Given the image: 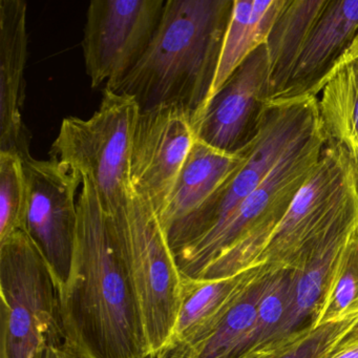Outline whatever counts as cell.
<instances>
[{
    "mask_svg": "<svg viewBox=\"0 0 358 358\" xmlns=\"http://www.w3.org/2000/svg\"><path fill=\"white\" fill-rule=\"evenodd\" d=\"M140 108L133 97L104 89L91 118L66 117L50 157L91 180L108 215L129 202L131 143Z\"/></svg>",
    "mask_w": 358,
    "mask_h": 358,
    "instance_id": "7",
    "label": "cell"
},
{
    "mask_svg": "<svg viewBox=\"0 0 358 358\" xmlns=\"http://www.w3.org/2000/svg\"><path fill=\"white\" fill-rule=\"evenodd\" d=\"M320 121L316 96L268 102L242 169L217 194L166 234L173 255L223 223L295 141Z\"/></svg>",
    "mask_w": 358,
    "mask_h": 358,
    "instance_id": "8",
    "label": "cell"
},
{
    "mask_svg": "<svg viewBox=\"0 0 358 358\" xmlns=\"http://www.w3.org/2000/svg\"><path fill=\"white\" fill-rule=\"evenodd\" d=\"M269 102V62L257 48L207 104L196 139L227 154H242L255 140Z\"/></svg>",
    "mask_w": 358,
    "mask_h": 358,
    "instance_id": "12",
    "label": "cell"
},
{
    "mask_svg": "<svg viewBox=\"0 0 358 358\" xmlns=\"http://www.w3.org/2000/svg\"><path fill=\"white\" fill-rule=\"evenodd\" d=\"M41 358H80L77 355L68 345L66 341L62 343H53L50 345L43 352Z\"/></svg>",
    "mask_w": 358,
    "mask_h": 358,
    "instance_id": "25",
    "label": "cell"
},
{
    "mask_svg": "<svg viewBox=\"0 0 358 358\" xmlns=\"http://www.w3.org/2000/svg\"><path fill=\"white\" fill-rule=\"evenodd\" d=\"M273 273L263 266L229 278L192 280L184 276L181 303L166 351L188 348L210 334L230 308L255 284Z\"/></svg>",
    "mask_w": 358,
    "mask_h": 358,
    "instance_id": "15",
    "label": "cell"
},
{
    "mask_svg": "<svg viewBox=\"0 0 358 358\" xmlns=\"http://www.w3.org/2000/svg\"><path fill=\"white\" fill-rule=\"evenodd\" d=\"M357 330L358 316L317 328L306 324L273 347L240 358H330Z\"/></svg>",
    "mask_w": 358,
    "mask_h": 358,
    "instance_id": "22",
    "label": "cell"
},
{
    "mask_svg": "<svg viewBox=\"0 0 358 358\" xmlns=\"http://www.w3.org/2000/svg\"><path fill=\"white\" fill-rule=\"evenodd\" d=\"M24 0H0V152L30 159L32 135L22 116L29 36Z\"/></svg>",
    "mask_w": 358,
    "mask_h": 358,
    "instance_id": "13",
    "label": "cell"
},
{
    "mask_svg": "<svg viewBox=\"0 0 358 358\" xmlns=\"http://www.w3.org/2000/svg\"><path fill=\"white\" fill-rule=\"evenodd\" d=\"M196 140L194 121L183 108L160 106L140 112L131 143L129 181L158 219Z\"/></svg>",
    "mask_w": 358,
    "mask_h": 358,
    "instance_id": "11",
    "label": "cell"
},
{
    "mask_svg": "<svg viewBox=\"0 0 358 358\" xmlns=\"http://www.w3.org/2000/svg\"><path fill=\"white\" fill-rule=\"evenodd\" d=\"M358 210V164L328 140L320 163L262 245L251 268L278 273L299 268L341 222Z\"/></svg>",
    "mask_w": 358,
    "mask_h": 358,
    "instance_id": "4",
    "label": "cell"
},
{
    "mask_svg": "<svg viewBox=\"0 0 358 358\" xmlns=\"http://www.w3.org/2000/svg\"><path fill=\"white\" fill-rule=\"evenodd\" d=\"M148 358H185V353L181 351V350H173V351L162 352V353L150 356V357Z\"/></svg>",
    "mask_w": 358,
    "mask_h": 358,
    "instance_id": "26",
    "label": "cell"
},
{
    "mask_svg": "<svg viewBox=\"0 0 358 358\" xmlns=\"http://www.w3.org/2000/svg\"><path fill=\"white\" fill-rule=\"evenodd\" d=\"M0 358H41L64 341L59 293L24 231L0 242Z\"/></svg>",
    "mask_w": 358,
    "mask_h": 358,
    "instance_id": "6",
    "label": "cell"
},
{
    "mask_svg": "<svg viewBox=\"0 0 358 358\" xmlns=\"http://www.w3.org/2000/svg\"><path fill=\"white\" fill-rule=\"evenodd\" d=\"M287 3L288 0H234L209 101L236 69L265 45Z\"/></svg>",
    "mask_w": 358,
    "mask_h": 358,
    "instance_id": "18",
    "label": "cell"
},
{
    "mask_svg": "<svg viewBox=\"0 0 358 358\" xmlns=\"http://www.w3.org/2000/svg\"><path fill=\"white\" fill-rule=\"evenodd\" d=\"M327 142L320 121L288 148L223 223L175 255L183 276L217 280L251 269L262 245L317 167Z\"/></svg>",
    "mask_w": 358,
    "mask_h": 358,
    "instance_id": "3",
    "label": "cell"
},
{
    "mask_svg": "<svg viewBox=\"0 0 358 358\" xmlns=\"http://www.w3.org/2000/svg\"><path fill=\"white\" fill-rule=\"evenodd\" d=\"M29 185L24 234L51 271L58 292L70 273L77 222V192L83 177L64 163L50 159L24 161Z\"/></svg>",
    "mask_w": 358,
    "mask_h": 358,
    "instance_id": "10",
    "label": "cell"
},
{
    "mask_svg": "<svg viewBox=\"0 0 358 358\" xmlns=\"http://www.w3.org/2000/svg\"><path fill=\"white\" fill-rule=\"evenodd\" d=\"M328 0H288L265 45L269 62V101L280 98Z\"/></svg>",
    "mask_w": 358,
    "mask_h": 358,
    "instance_id": "19",
    "label": "cell"
},
{
    "mask_svg": "<svg viewBox=\"0 0 358 358\" xmlns=\"http://www.w3.org/2000/svg\"><path fill=\"white\" fill-rule=\"evenodd\" d=\"M58 293L64 341L80 358L150 357L112 221L85 177L70 273Z\"/></svg>",
    "mask_w": 358,
    "mask_h": 358,
    "instance_id": "1",
    "label": "cell"
},
{
    "mask_svg": "<svg viewBox=\"0 0 358 358\" xmlns=\"http://www.w3.org/2000/svg\"><path fill=\"white\" fill-rule=\"evenodd\" d=\"M246 160V150L242 154H227L196 139L171 192L169 205L159 219L165 234L229 183Z\"/></svg>",
    "mask_w": 358,
    "mask_h": 358,
    "instance_id": "16",
    "label": "cell"
},
{
    "mask_svg": "<svg viewBox=\"0 0 358 358\" xmlns=\"http://www.w3.org/2000/svg\"><path fill=\"white\" fill-rule=\"evenodd\" d=\"M110 215L137 297L150 356L169 348L184 276L152 207L134 192Z\"/></svg>",
    "mask_w": 358,
    "mask_h": 358,
    "instance_id": "5",
    "label": "cell"
},
{
    "mask_svg": "<svg viewBox=\"0 0 358 358\" xmlns=\"http://www.w3.org/2000/svg\"><path fill=\"white\" fill-rule=\"evenodd\" d=\"M353 47L358 51V36L357 38L355 39V41H354Z\"/></svg>",
    "mask_w": 358,
    "mask_h": 358,
    "instance_id": "27",
    "label": "cell"
},
{
    "mask_svg": "<svg viewBox=\"0 0 358 358\" xmlns=\"http://www.w3.org/2000/svg\"><path fill=\"white\" fill-rule=\"evenodd\" d=\"M234 0H166L158 30L139 64L114 92L140 112L175 106L196 129L210 97Z\"/></svg>",
    "mask_w": 358,
    "mask_h": 358,
    "instance_id": "2",
    "label": "cell"
},
{
    "mask_svg": "<svg viewBox=\"0 0 358 358\" xmlns=\"http://www.w3.org/2000/svg\"><path fill=\"white\" fill-rule=\"evenodd\" d=\"M357 36L358 0H328L278 100L317 97L324 80Z\"/></svg>",
    "mask_w": 358,
    "mask_h": 358,
    "instance_id": "14",
    "label": "cell"
},
{
    "mask_svg": "<svg viewBox=\"0 0 358 358\" xmlns=\"http://www.w3.org/2000/svg\"><path fill=\"white\" fill-rule=\"evenodd\" d=\"M166 0H93L83 45L93 89L115 91L139 64L164 13Z\"/></svg>",
    "mask_w": 358,
    "mask_h": 358,
    "instance_id": "9",
    "label": "cell"
},
{
    "mask_svg": "<svg viewBox=\"0 0 358 358\" xmlns=\"http://www.w3.org/2000/svg\"><path fill=\"white\" fill-rule=\"evenodd\" d=\"M29 209V185L24 161L0 152V242L24 231Z\"/></svg>",
    "mask_w": 358,
    "mask_h": 358,
    "instance_id": "23",
    "label": "cell"
},
{
    "mask_svg": "<svg viewBox=\"0 0 358 358\" xmlns=\"http://www.w3.org/2000/svg\"><path fill=\"white\" fill-rule=\"evenodd\" d=\"M357 223L358 210L334 228L307 259L292 270L294 282L286 314L270 336L252 351L273 347L303 327L307 318L310 320L324 292L331 269Z\"/></svg>",
    "mask_w": 358,
    "mask_h": 358,
    "instance_id": "17",
    "label": "cell"
},
{
    "mask_svg": "<svg viewBox=\"0 0 358 358\" xmlns=\"http://www.w3.org/2000/svg\"><path fill=\"white\" fill-rule=\"evenodd\" d=\"M358 316V223L341 248L308 324L322 327Z\"/></svg>",
    "mask_w": 358,
    "mask_h": 358,
    "instance_id": "21",
    "label": "cell"
},
{
    "mask_svg": "<svg viewBox=\"0 0 358 358\" xmlns=\"http://www.w3.org/2000/svg\"><path fill=\"white\" fill-rule=\"evenodd\" d=\"M293 282L294 274L292 270L274 274L269 288L259 301L255 324L243 341L236 358L259 348L275 330L288 309Z\"/></svg>",
    "mask_w": 358,
    "mask_h": 358,
    "instance_id": "24",
    "label": "cell"
},
{
    "mask_svg": "<svg viewBox=\"0 0 358 358\" xmlns=\"http://www.w3.org/2000/svg\"><path fill=\"white\" fill-rule=\"evenodd\" d=\"M320 93V122L328 140L345 148L358 164V51L353 45Z\"/></svg>",
    "mask_w": 358,
    "mask_h": 358,
    "instance_id": "20",
    "label": "cell"
}]
</instances>
